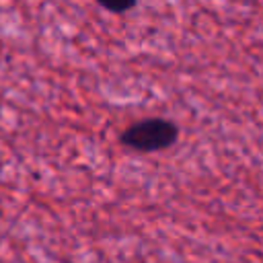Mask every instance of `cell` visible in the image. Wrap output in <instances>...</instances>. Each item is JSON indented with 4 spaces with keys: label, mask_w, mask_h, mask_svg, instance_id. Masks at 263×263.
<instances>
[{
    "label": "cell",
    "mask_w": 263,
    "mask_h": 263,
    "mask_svg": "<svg viewBox=\"0 0 263 263\" xmlns=\"http://www.w3.org/2000/svg\"><path fill=\"white\" fill-rule=\"evenodd\" d=\"M99 6L103 8V10H107V12H113V14H123V12H127V10H132V8H136V2L132 0V2H115V4H109V2H99Z\"/></svg>",
    "instance_id": "7a4b0ae2"
},
{
    "label": "cell",
    "mask_w": 263,
    "mask_h": 263,
    "mask_svg": "<svg viewBox=\"0 0 263 263\" xmlns=\"http://www.w3.org/2000/svg\"><path fill=\"white\" fill-rule=\"evenodd\" d=\"M177 140H179V125L166 117L140 119V121L127 125L119 136V142L125 148L134 150V152H142V154L162 152V150L175 146Z\"/></svg>",
    "instance_id": "6da1fadb"
}]
</instances>
